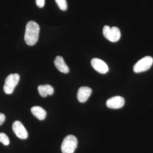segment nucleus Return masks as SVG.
I'll return each mask as SVG.
<instances>
[{
	"label": "nucleus",
	"instance_id": "obj_15",
	"mask_svg": "<svg viewBox=\"0 0 153 153\" xmlns=\"http://www.w3.org/2000/svg\"><path fill=\"white\" fill-rule=\"evenodd\" d=\"M36 3L39 7L43 8L45 4V0H36Z\"/></svg>",
	"mask_w": 153,
	"mask_h": 153
},
{
	"label": "nucleus",
	"instance_id": "obj_9",
	"mask_svg": "<svg viewBox=\"0 0 153 153\" xmlns=\"http://www.w3.org/2000/svg\"><path fill=\"white\" fill-rule=\"evenodd\" d=\"M92 93V90L89 87L82 86L79 88L77 93V98L80 102L87 101Z\"/></svg>",
	"mask_w": 153,
	"mask_h": 153
},
{
	"label": "nucleus",
	"instance_id": "obj_7",
	"mask_svg": "<svg viewBox=\"0 0 153 153\" xmlns=\"http://www.w3.org/2000/svg\"><path fill=\"white\" fill-rule=\"evenodd\" d=\"M91 65L94 69L100 74L108 72L109 68L106 63L101 59L94 58L91 60Z\"/></svg>",
	"mask_w": 153,
	"mask_h": 153
},
{
	"label": "nucleus",
	"instance_id": "obj_12",
	"mask_svg": "<svg viewBox=\"0 0 153 153\" xmlns=\"http://www.w3.org/2000/svg\"><path fill=\"white\" fill-rule=\"evenodd\" d=\"M38 91L39 94L42 97H46L48 95H52L54 92V88L49 85H39Z\"/></svg>",
	"mask_w": 153,
	"mask_h": 153
},
{
	"label": "nucleus",
	"instance_id": "obj_14",
	"mask_svg": "<svg viewBox=\"0 0 153 153\" xmlns=\"http://www.w3.org/2000/svg\"><path fill=\"white\" fill-rule=\"evenodd\" d=\"M0 142L2 143L4 146H8L10 144L8 137L4 133H0Z\"/></svg>",
	"mask_w": 153,
	"mask_h": 153
},
{
	"label": "nucleus",
	"instance_id": "obj_6",
	"mask_svg": "<svg viewBox=\"0 0 153 153\" xmlns=\"http://www.w3.org/2000/svg\"><path fill=\"white\" fill-rule=\"evenodd\" d=\"M13 131L19 138L25 140L28 137V132L23 124L19 121H16L13 124Z\"/></svg>",
	"mask_w": 153,
	"mask_h": 153
},
{
	"label": "nucleus",
	"instance_id": "obj_3",
	"mask_svg": "<svg viewBox=\"0 0 153 153\" xmlns=\"http://www.w3.org/2000/svg\"><path fill=\"white\" fill-rule=\"evenodd\" d=\"M20 76L18 74H11L7 76L5 80L4 90L7 94L13 93L14 88L19 83Z\"/></svg>",
	"mask_w": 153,
	"mask_h": 153
},
{
	"label": "nucleus",
	"instance_id": "obj_8",
	"mask_svg": "<svg viewBox=\"0 0 153 153\" xmlns=\"http://www.w3.org/2000/svg\"><path fill=\"white\" fill-rule=\"evenodd\" d=\"M107 106L112 109L121 108L125 104V100L122 97L115 96L108 100L106 103Z\"/></svg>",
	"mask_w": 153,
	"mask_h": 153
},
{
	"label": "nucleus",
	"instance_id": "obj_13",
	"mask_svg": "<svg viewBox=\"0 0 153 153\" xmlns=\"http://www.w3.org/2000/svg\"><path fill=\"white\" fill-rule=\"evenodd\" d=\"M59 8L62 11H66L67 9V4L66 0H55Z\"/></svg>",
	"mask_w": 153,
	"mask_h": 153
},
{
	"label": "nucleus",
	"instance_id": "obj_5",
	"mask_svg": "<svg viewBox=\"0 0 153 153\" xmlns=\"http://www.w3.org/2000/svg\"><path fill=\"white\" fill-rule=\"evenodd\" d=\"M153 63V58L151 56H146L139 60L134 66L133 70L138 73L149 70Z\"/></svg>",
	"mask_w": 153,
	"mask_h": 153
},
{
	"label": "nucleus",
	"instance_id": "obj_11",
	"mask_svg": "<svg viewBox=\"0 0 153 153\" xmlns=\"http://www.w3.org/2000/svg\"><path fill=\"white\" fill-rule=\"evenodd\" d=\"M31 111L32 114L39 120H44L47 116L46 111L40 106L33 107L31 108Z\"/></svg>",
	"mask_w": 153,
	"mask_h": 153
},
{
	"label": "nucleus",
	"instance_id": "obj_16",
	"mask_svg": "<svg viewBox=\"0 0 153 153\" xmlns=\"http://www.w3.org/2000/svg\"><path fill=\"white\" fill-rule=\"evenodd\" d=\"M6 119V117L5 115L0 113V126L1 125Z\"/></svg>",
	"mask_w": 153,
	"mask_h": 153
},
{
	"label": "nucleus",
	"instance_id": "obj_2",
	"mask_svg": "<svg viewBox=\"0 0 153 153\" xmlns=\"http://www.w3.org/2000/svg\"><path fill=\"white\" fill-rule=\"evenodd\" d=\"M76 137L72 135L67 136L63 140L61 146L62 153H74L77 145Z\"/></svg>",
	"mask_w": 153,
	"mask_h": 153
},
{
	"label": "nucleus",
	"instance_id": "obj_4",
	"mask_svg": "<svg viewBox=\"0 0 153 153\" xmlns=\"http://www.w3.org/2000/svg\"><path fill=\"white\" fill-rule=\"evenodd\" d=\"M102 32L105 38L111 42H116L120 39V30L117 27L110 28L109 26H105Z\"/></svg>",
	"mask_w": 153,
	"mask_h": 153
},
{
	"label": "nucleus",
	"instance_id": "obj_1",
	"mask_svg": "<svg viewBox=\"0 0 153 153\" xmlns=\"http://www.w3.org/2000/svg\"><path fill=\"white\" fill-rule=\"evenodd\" d=\"M40 32V27L36 22L31 21L26 26L25 40L29 46H33L37 43Z\"/></svg>",
	"mask_w": 153,
	"mask_h": 153
},
{
	"label": "nucleus",
	"instance_id": "obj_10",
	"mask_svg": "<svg viewBox=\"0 0 153 153\" xmlns=\"http://www.w3.org/2000/svg\"><path fill=\"white\" fill-rule=\"evenodd\" d=\"M54 63L57 69L63 73H68L69 71V68L67 66L63 57L57 56L55 58Z\"/></svg>",
	"mask_w": 153,
	"mask_h": 153
}]
</instances>
